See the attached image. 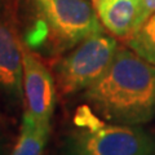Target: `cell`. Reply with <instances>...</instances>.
Instances as JSON below:
<instances>
[{
    "mask_svg": "<svg viewBox=\"0 0 155 155\" xmlns=\"http://www.w3.org/2000/svg\"><path fill=\"white\" fill-rule=\"evenodd\" d=\"M49 137V127L39 125L23 115L16 146L9 155H41Z\"/></svg>",
    "mask_w": 155,
    "mask_h": 155,
    "instance_id": "ba28073f",
    "label": "cell"
},
{
    "mask_svg": "<svg viewBox=\"0 0 155 155\" xmlns=\"http://www.w3.org/2000/svg\"><path fill=\"white\" fill-rule=\"evenodd\" d=\"M118 51V43L104 32L80 41L53 65L57 93L70 96L85 91L106 71Z\"/></svg>",
    "mask_w": 155,
    "mask_h": 155,
    "instance_id": "277c9868",
    "label": "cell"
},
{
    "mask_svg": "<svg viewBox=\"0 0 155 155\" xmlns=\"http://www.w3.org/2000/svg\"><path fill=\"white\" fill-rule=\"evenodd\" d=\"M127 47L155 65V13L127 38Z\"/></svg>",
    "mask_w": 155,
    "mask_h": 155,
    "instance_id": "9c48e42d",
    "label": "cell"
},
{
    "mask_svg": "<svg viewBox=\"0 0 155 155\" xmlns=\"http://www.w3.org/2000/svg\"><path fill=\"white\" fill-rule=\"evenodd\" d=\"M141 0H96L93 5L102 26L113 35L127 39L134 31Z\"/></svg>",
    "mask_w": 155,
    "mask_h": 155,
    "instance_id": "52a82bcc",
    "label": "cell"
},
{
    "mask_svg": "<svg viewBox=\"0 0 155 155\" xmlns=\"http://www.w3.org/2000/svg\"><path fill=\"white\" fill-rule=\"evenodd\" d=\"M5 147H7L5 140H4L2 132H0V155H5Z\"/></svg>",
    "mask_w": 155,
    "mask_h": 155,
    "instance_id": "8fae6325",
    "label": "cell"
},
{
    "mask_svg": "<svg viewBox=\"0 0 155 155\" xmlns=\"http://www.w3.org/2000/svg\"><path fill=\"white\" fill-rule=\"evenodd\" d=\"M154 13H155V0H141V2H140V11H138L137 21H136L134 31ZM132 34H130V35H132Z\"/></svg>",
    "mask_w": 155,
    "mask_h": 155,
    "instance_id": "30bf717a",
    "label": "cell"
},
{
    "mask_svg": "<svg viewBox=\"0 0 155 155\" xmlns=\"http://www.w3.org/2000/svg\"><path fill=\"white\" fill-rule=\"evenodd\" d=\"M23 65V100L25 114L39 125L51 127L56 105L57 88L53 74L25 41H21Z\"/></svg>",
    "mask_w": 155,
    "mask_h": 155,
    "instance_id": "5b68a950",
    "label": "cell"
},
{
    "mask_svg": "<svg viewBox=\"0 0 155 155\" xmlns=\"http://www.w3.org/2000/svg\"><path fill=\"white\" fill-rule=\"evenodd\" d=\"M21 41L9 12L0 14V89L17 104L23 100Z\"/></svg>",
    "mask_w": 155,
    "mask_h": 155,
    "instance_id": "8992f818",
    "label": "cell"
},
{
    "mask_svg": "<svg viewBox=\"0 0 155 155\" xmlns=\"http://www.w3.org/2000/svg\"><path fill=\"white\" fill-rule=\"evenodd\" d=\"M27 19L22 40L34 52L62 56L80 41L104 32L88 0H22Z\"/></svg>",
    "mask_w": 155,
    "mask_h": 155,
    "instance_id": "7a4b0ae2",
    "label": "cell"
},
{
    "mask_svg": "<svg viewBox=\"0 0 155 155\" xmlns=\"http://www.w3.org/2000/svg\"><path fill=\"white\" fill-rule=\"evenodd\" d=\"M154 151L155 140L140 125L106 122L88 105L76 110L64 146V155H150Z\"/></svg>",
    "mask_w": 155,
    "mask_h": 155,
    "instance_id": "3957f363",
    "label": "cell"
},
{
    "mask_svg": "<svg viewBox=\"0 0 155 155\" xmlns=\"http://www.w3.org/2000/svg\"><path fill=\"white\" fill-rule=\"evenodd\" d=\"M93 2H96V0H93Z\"/></svg>",
    "mask_w": 155,
    "mask_h": 155,
    "instance_id": "4fadbf2b",
    "label": "cell"
},
{
    "mask_svg": "<svg viewBox=\"0 0 155 155\" xmlns=\"http://www.w3.org/2000/svg\"><path fill=\"white\" fill-rule=\"evenodd\" d=\"M83 97L106 122L146 124L155 116V65L130 48H118L106 71Z\"/></svg>",
    "mask_w": 155,
    "mask_h": 155,
    "instance_id": "6da1fadb",
    "label": "cell"
},
{
    "mask_svg": "<svg viewBox=\"0 0 155 155\" xmlns=\"http://www.w3.org/2000/svg\"><path fill=\"white\" fill-rule=\"evenodd\" d=\"M150 155H155V151H154V153H153V154H150Z\"/></svg>",
    "mask_w": 155,
    "mask_h": 155,
    "instance_id": "7c38bea8",
    "label": "cell"
}]
</instances>
